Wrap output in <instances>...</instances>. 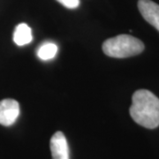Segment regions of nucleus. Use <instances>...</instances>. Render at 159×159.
Masks as SVG:
<instances>
[{
    "mask_svg": "<svg viewBox=\"0 0 159 159\" xmlns=\"http://www.w3.org/2000/svg\"><path fill=\"white\" fill-rule=\"evenodd\" d=\"M20 114L19 102L14 99L0 101V125L10 126L18 119Z\"/></svg>",
    "mask_w": 159,
    "mask_h": 159,
    "instance_id": "obj_3",
    "label": "nucleus"
},
{
    "mask_svg": "<svg viewBox=\"0 0 159 159\" xmlns=\"http://www.w3.org/2000/svg\"><path fill=\"white\" fill-rule=\"evenodd\" d=\"M129 112L138 125L148 129L157 128L159 125V98L147 89L135 91Z\"/></svg>",
    "mask_w": 159,
    "mask_h": 159,
    "instance_id": "obj_1",
    "label": "nucleus"
},
{
    "mask_svg": "<svg viewBox=\"0 0 159 159\" xmlns=\"http://www.w3.org/2000/svg\"><path fill=\"white\" fill-rule=\"evenodd\" d=\"M138 8L144 20L159 31V5L151 0H139Z\"/></svg>",
    "mask_w": 159,
    "mask_h": 159,
    "instance_id": "obj_4",
    "label": "nucleus"
},
{
    "mask_svg": "<svg viewBox=\"0 0 159 159\" xmlns=\"http://www.w3.org/2000/svg\"><path fill=\"white\" fill-rule=\"evenodd\" d=\"M57 46L53 43H45L40 46L37 51V57L42 60H50L56 56Z\"/></svg>",
    "mask_w": 159,
    "mask_h": 159,
    "instance_id": "obj_7",
    "label": "nucleus"
},
{
    "mask_svg": "<svg viewBox=\"0 0 159 159\" xmlns=\"http://www.w3.org/2000/svg\"><path fill=\"white\" fill-rule=\"evenodd\" d=\"M145 46L142 41L129 34H119L109 38L102 43L105 55L111 57L125 58L141 54Z\"/></svg>",
    "mask_w": 159,
    "mask_h": 159,
    "instance_id": "obj_2",
    "label": "nucleus"
},
{
    "mask_svg": "<svg viewBox=\"0 0 159 159\" xmlns=\"http://www.w3.org/2000/svg\"><path fill=\"white\" fill-rule=\"evenodd\" d=\"M33 40L32 30L26 23H20L15 28L13 33V41L19 46L29 44Z\"/></svg>",
    "mask_w": 159,
    "mask_h": 159,
    "instance_id": "obj_6",
    "label": "nucleus"
},
{
    "mask_svg": "<svg viewBox=\"0 0 159 159\" xmlns=\"http://www.w3.org/2000/svg\"><path fill=\"white\" fill-rule=\"evenodd\" d=\"M57 1L69 9H75L80 5V0H57Z\"/></svg>",
    "mask_w": 159,
    "mask_h": 159,
    "instance_id": "obj_8",
    "label": "nucleus"
},
{
    "mask_svg": "<svg viewBox=\"0 0 159 159\" xmlns=\"http://www.w3.org/2000/svg\"><path fill=\"white\" fill-rule=\"evenodd\" d=\"M52 159H69V148L66 138L62 132L55 133L50 142Z\"/></svg>",
    "mask_w": 159,
    "mask_h": 159,
    "instance_id": "obj_5",
    "label": "nucleus"
}]
</instances>
